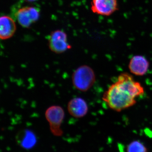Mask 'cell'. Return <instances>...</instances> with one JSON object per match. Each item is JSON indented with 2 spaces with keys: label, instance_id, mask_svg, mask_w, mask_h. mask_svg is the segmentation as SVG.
Segmentation results:
<instances>
[{
  "label": "cell",
  "instance_id": "1",
  "mask_svg": "<svg viewBox=\"0 0 152 152\" xmlns=\"http://www.w3.org/2000/svg\"><path fill=\"white\" fill-rule=\"evenodd\" d=\"M102 100L112 110L120 112L134 105L135 98L133 97L115 83L104 93Z\"/></svg>",
  "mask_w": 152,
  "mask_h": 152
},
{
  "label": "cell",
  "instance_id": "2",
  "mask_svg": "<svg viewBox=\"0 0 152 152\" xmlns=\"http://www.w3.org/2000/svg\"><path fill=\"white\" fill-rule=\"evenodd\" d=\"M96 75L92 68L86 65L79 67L72 76L73 85L75 88L86 92L94 86L96 82Z\"/></svg>",
  "mask_w": 152,
  "mask_h": 152
},
{
  "label": "cell",
  "instance_id": "3",
  "mask_svg": "<svg viewBox=\"0 0 152 152\" xmlns=\"http://www.w3.org/2000/svg\"><path fill=\"white\" fill-rule=\"evenodd\" d=\"M45 116L48 122L50 129L53 135L57 137L62 135L63 131L61 126L65 116L63 108L59 106H51L47 109Z\"/></svg>",
  "mask_w": 152,
  "mask_h": 152
},
{
  "label": "cell",
  "instance_id": "4",
  "mask_svg": "<svg viewBox=\"0 0 152 152\" xmlns=\"http://www.w3.org/2000/svg\"><path fill=\"white\" fill-rule=\"evenodd\" d=\"M115 83L119 87L135 99L145 93L144 88L141 84L139 82L136 81L133 76L128 73L121 74Z\"/></svg>",
  "mask_w": 152,
  "mask_h": 152
},
{
  "label": "cell",
  "instance_id": "5",
  "mask_svg": "<svg viewBox=\"0 0 152 152\" xmlns=\"http://www.w3.org/2000/svg\"><path fill=\"white\" fill-rule=\"evenodd\" d=\"M48 46L51 51L58 54L72 48V46L68 43L66 34L62 30L51 33L48 38Z\"/></svg>",
  "mask_w": 152,
  "mask_h": 152
},
{
  "label": "cell",
  "instance_id": "6",
  "mask_svg": "<svg viewBox=\"0 0 152 152\" xmlns=\"http://www.w3.org/2000/svg\"><path fill=\"white\" fill-rule=\"evenodd\" d=\"M15 17L20 25L23 27L28 28L38 20L39 17V12L34 7H24L18 10Z\"/></svg>",
  "mask_w": 152,
  "mask_h": 152
},
{
  "label": "cell",
  "instance_id": "7",
  "mask_svg": "<svg viewBox=\"0 0 152 152\" xmlns=\"http://www.w3.org/2000/svg\"><path fill=\"white\" fill-rule=\"evenodd\" d=\"M117 0H92L91 10L93 13L101 15H111L118 10Z\"/></svg>",
  "mask_w": 152,
  "mask_h": 152
},
{
  "label": "cell",
  "instance_id": "8",
  "mask_svg": "<svg viewBox=\"0 0 152 152\" xmlns=\"http://www.w3.org/2000/svg\"><path fill=\"white\" fill-rule=\"evenodd\" d=\"M67 110L71 116L75 118L84 117L88 111V107L86 102L81 98H74L68 104Z\"/></svg>",
  "mask_w": 152,
  "mask_h": 152
},
{
  "label": "cell",
  "instance_id": "9",
  "mask_svg": "<svg viewBox=\"0 0 152 152\" xmlns=\"http://www.w3.org/2000/svg\"><path fill=\"white\" fill-rule=\"evenodd\" d=\"M149 66V62L145 57L135 56L131 59L129 68L132 74L136 76H142L147 73Z\"/></svg>",
  "mask_w": 152,
  "mask_h": 152
},
{
  "label": "cell",
  "instance_id": "10",
  "mask_svg": "<svg viewBox=\"0 0 152 152\" xmlns=\"http://www.w3.org/2000/svg\"><path fill=\"white\" fill-rule=\"evenodd\" d=\"M16 31V26L13 19L8 16L4 15L0 18V38L7 40L14 36Z\"/></svg>",
  "mask_w": 152,
  "mask_h": 152
},
{
  "label": "cell",
  "instance_id": "11",
  "mask_svg": "<svg viewBox=\"0 0 152 152\" xmlns=\"http://www.w3.org/2000/svg\"><path fill=\"white\" fill-rule=\"evenodd\" d=\"M17 142L19 145L26 149H30L35 145L37 140L34 133L28 130H24L17 136Z\"/></svg>",
  "mask_w": 152,
  "mask_h": 152
},
{
  "label": "cell",
  "instance_id": "12",
  "mask_svg": "<svg viewBox=\"0 0 152 152\" xmlns=\"http://www.w3.org/2000/svg\"><path fill=\"white\" fill-rule=\"evenodd\" d=\"M126 151L127 152H148L146 147L138 140L131 142L128 145Z\"/></svg>",
  "mask_w": 152,
  "mask_h": 152
},
{
  "label": "cell",
  "instance_id": "13",
  "mask_svg": "<svg viewBox=\"0 0 152 152\" xmlns=\"http://www.w3.org/2000/svg\"><path fill=\"white\" fill-rule=\"evenodd\" d=\"M25 1H36V0H25Z\"/></svg>",
  "mask_w": 152,
  "mask_h": 152
}]
</instances>
